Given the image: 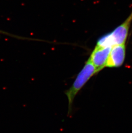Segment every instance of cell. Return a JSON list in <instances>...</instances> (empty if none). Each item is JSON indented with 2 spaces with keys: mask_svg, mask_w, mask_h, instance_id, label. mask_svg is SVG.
I'll return each instance as SVG.
<instances>
[{
  "mask_svg": "<svg viewBox=\"0 0 132 133\" xmlns=\"http://www.w3.org/2000/svg\"><path fill=\"white\" fill-rule=\"evenodd\" d=\"M97 73L96 68L89 59L78 75L72 86L65 93L68 100L69 113L72 110V103L75 97L89 80Z\"/></svg>",
  "mask_w": 132,
  "mask_h": 133,
  "instance_id": "obj_1",
  "label": "cell"
},
{
  "mask_svg": "<svg viewBox=\"0 0 132 133\" xmlns=\"http://www.w3.org/2000/svg\"><path fill=\"white\" fill-rule=\"evenodd\" d=\"M132 21V12L126 20L112 32L100 38L97 45L112 47L115 45L124 44Z\"/></svg>",
  "mask_w": 132,
  "mask_h": 133,
  "instance_id": "obj_2",
  "label": "cell"
},
{
  "mask_svg": "<svg viewBox=\"0 0 132 133\" xmlns=\"http://www.w3.org/2000/svg\"><path fill=\"white\" fill-rule=\"evenodd\" d=\"M112 48L97 45L93 50L89 59L94 66L97 72L106 67Z\"/></svg>",
  "mask_w": 132,
  "mask_h": 133,
  "instance_id": "obj_3",
  "label": "cell"
},
{
  "mask_svg": "<svg viewBox=\"0 0 132 133\" xmlns=\"http://www.w3.org/2000/svg\"><path fill=\"white\" fill-rule=\"evenodd\" d=\"M125 57V44L112 46L108 58L106 67L113 68L120 66L123 63Z\"/></svg>",
  "mask_w": 132,
  "mask_h": 133,
  "instance_id": "obj_4",
  "label": "cell"
},
{
  "mask_svg": "<svg viewBox=\"0 0 132 133\" xmlns=\"http://www.w3.org/2000/svg\"><path fill=\"white\" fill-rule=\"evenodd\" d=\"M0 33L1 34H4V35H9V36H11L12 35L14 36V35H12L10 34V33L6 32V31H1V30H0Z\"/></svg>",
  "mask_w": 132,
  "mask_h": 133,
  "instance_id": "obj_5",
  "label": "cell"
}]
</instances>
